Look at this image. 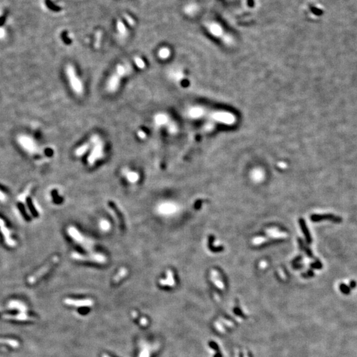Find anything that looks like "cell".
Segmentation results:
<instances>
[{
  "label": "cell",
  "mask_w": 357,
  "mask_h": 357,
  "mask_svg": "<svg viewBox=\"0 0 357 357\" xmlns=\"http://www.w3.org/2000/svg\"><path fill=\"white\" fill-rule=\"evenodd\" d=\"M91 142H85L83 143V144H82L81 145H79L78 148H76V149L75 150V155H76V156L77 157H82L83 156L84 154L86 153L88 150L90 149L91 147Z\"/></svg>",
  "instance_id": "obj_13"
},
{
  "label": "cell",
  "mask_w": 357,
  "mask_h": 357,
  "mask_svg": "<svg viewBox=\"0 0 357 357\" xmlns=\"http://www.w3.org/2000/svg\"><path fill=\"white\" fill-rule=\"evenodd\" d=\"M123 173L126 176V179L131 183H136L138 181L140 178L139 174L137 172L130 171L126 168L124 169Z\"/></svg>",
  "instance_id": "obj_12"
},
{
  "label": "cell",
  "mask_w": 357,
  "mask_h": 357,
  "mask_svg": "<svg viewBox=\"0 0 357 357\" xmlns=\"http://www.w3.org/2000/svg\"><path fill=\"white\" fill-rule=\"evenodd\" d=\"M149 351H148V350L145 349H144L142 351V353H141V355H140V357H149Z\"/></svg>",
  "instance_id": "obj_27"
},
{
  "label": "cell",
  "mask_w": 357,
  "mask_h": 357,
  "mask_svg": "<svg viewBox=\"0 0 357 357\" xmlns=\"http://www.w3.org/2000/svg\"><path fill=\"white\" fill-rule=\"evenodd\" d=\"M102 357H110V356H109L107 355H103L102 356Z\"/></svg>",
  "instance_id": "obj_31"
},
{
  "label": "cell",
  "mask_w": 357,
  "mask_h": 357,
  "mask_svg": "<svg viewBox=\"0 0 357 357\" xmlns=\"http://www.w3.org/2000/svg\"><path fill=\"white\" fill-rule=\"evenodd\" d=\"M0 226H1V229H2V232L3 233L4 235V237H5V239H6V242H7V243L8 245L13 246L15 245V243H14V242L11 239L10 237V233H9V229L7 228H6L5 227L4 225V222L2 219H0Z\"/></svg>",
  "instance_id": "obj_14"
},
{
  "label": "cell",
  "mask_w": 357,
  "mask_h": 357,
  "mask_svg": "<svg viewBox=\"0 0 357 357\" xmlns=\"http://www.w3.org/2000/svg\"><path fill=\"white\" fill-rule=\"evenodd\" d=\"M167 279L164 280V279H162L159 281V283L162 285H168V286H173L174 284V280H173V274L171 271H167Z\"/></svg>",
  "instance_id": "obj_16"
},
{
  "label": "cell",
  "mask_w": 357,
  "mask_h": 357,
  "mask_svg": "<svg viewBox=\"0 0 357 357\" xmlns=\"http://www.w3.org/2000/svg\"><path fill=\"white\" fill-rule=\"evenodd\" d=\"M124 19L126 21V22L128 23L129 25L132 27L135 25L134 20L133 19L132 17H131L129 15H128V14H124Z\"/></svg>",
  "instance_id": "obj_25"
},
{
  "label": "cell",
  "mask_w": 357,
  "mask_h": 357,
  "mask_svg": "<svg viewBox=\"0 0 357 357\" xmlns=\"http://www.w3.org/2000/svg\"><path fill=\"white\" fill-rule=\"evenodd\" d=\"M189 115L192 118L203 119L212 121L214 123L224 125H232L236 121V117L231 112L212 110L204 107H193L189 110Z\"/></svg>",
  "instance_id": "obj_1"
},
{
  "label": "cell",
  "mask_w": 357,
  "mask_h": 357,
  "mask_svg": "<svg viewBox=\"0 0 357 357\" xmlns=\"http://www.w3.org/2000/svg\"><path fill=\"white\" fill-rule=\"evenodd\" d=\"M101 39H102V32L101 31L97 32L96 35H95V47L96 48H99L100 44H101Z\"/></svg>",
  "instance_id": "obj_24"
},
{
  "label": "cell",
  "mask_w": 357,
  "mask_h": 357,
  "mask_svg": "<svg viewBox=\"0 0 357 357\" xmlns=\"http://www.w3.org/2000/svg\"><path fill=\"white\" fill-rule=\"evenodd\" d=\"M64 303L69 305V306H74L76 307H89L93 306V301L90 299L74 300L71 298H66L64 300Z\"/></svg>",
  "instance_id": "obj_9"
},
{
  "label": "cell",
  "mask_w": 357,
  "mask_h": 357,
  "mask_svg": "<svg viewBox=\"0 0 357 357\" xmlns=\"http://www.w3.org/2000/svg\"><path fill=\"white\" fill-rule=\"evenodd\" d=\"M68 233L69 236L71 237L74 240L77 242L78 243L80 244V245L88 251H91L93 247V242L91 239H89L86 238L85 236L82 235L79 230L76 229L74 226H69L67 229Z\"/></svg>",
  "instance_id": "obj_5"
},
{
  "label": "cell",
  "mask_w": 357,
  "mask_h": 357,
  "mask_svg": "<svg viewBox=\"0 0 357 357\" xmlns=\"http://www.w3.org/2000/svg\"><path fill=\"white\" fill-rule=\"evenodd\" d=\"M5 35V30L3 29H0V38L3 37Z\"/></svg>",
  "instance_id": "obj_30"
},
{
  "label": "cell",
  "mask_w": 357,
  "mask_h": 357,
  "mask_svg": "<svg viewBox=\"0 0 357 357\" xmlns=\"http://www.w3.org/2000/svg\"><path fill=\"white\" fill-rule=\"evenodd\" d=\"M128 273V271L127 269H126V268H121V269L119 270V272L117 273V275L114 277V281L115 283H118L120 280H121L123 278L126 276Z\"/></svg>",
  "instance_id": "obj_19"
},
{
  "label": "cell",
  "mask_w": 357,
  "mask_h": 357,
  "mask_svg": "<svg viewBox=\"0 0 357 357\" xmlns=\"http://www.w3.org/2000/svg\"><path fill=\"white\" fill-rule=\"evenodd\" d=\"M139 321L140 324L143 326H146L148 324V320L145 317H142L139 319Z\"/></svg>",
  "instance_id": "obj_28"
},
{
  "label": "cell",
  "mask_w": 357,
  "mask_h": 357,
  "mask_svg": "<svg viewBox=\"0 0 357 357\" xmlns=\"http://www.w3.org/2000/svg\"><path fill=\"white\" fill-rule=\"evenodd\" d=\"M134 62L136 65V66H137L139 69H144L145 67V64L144 62V61L139 56H136V57L134 58Z\"/></svg>",
  "instance_id": "obj_22"
},
{
  "label": "cell",
  "mask_w": 357,
  "mask_h": 357,
  "mask_svg": "<svg viewBox=\"0 0 357 357\" xmlns=\"http://www.w3.org/2000/svg\"><path fill=\"white\" fill-rule=\"evenodd\" d=\"M138 136L139 137V138L142 139V140H144L145 138H146V133H145L144 131L142 130H140L138 133Z\"/></svg>",
  "instance_id": "obj_26"
},
{
  "label": "cell",
  "mask_w": 357,
  "mask_h": 357,
  "mask_svg": "<svg viewBox=\"0 0 357 357\" xmlns=\"http://www.w3.org/2000/svg\"><path fill=\"white\" fill-rule=\"evenodd\" d=\"M2 317H3L4 319H16V320H19V321H27V320H31V319H33L31 317L27 316V314L24 313H21L20 314H18V315H17V316H12V315H3V316H2Z\"/></svg>",
  "instance_id": "obj_15"
},
{
  "label": "cell",
  "mask_w": 357,
  "mask_h": 357,
  "mask_svg": "<svg viewBox=\"0 0 357 357\" xmlns=\"http://www.w3.org/2000/svg\"><path fill=\"white\" fill-rule=\"evenodd\" d=\"M6 199V197H5V195L2 193V192L0 191V200L1 201H3Z\"/></svg>",
  "instance_id": "obj_29"
},
{
  "label": "cell",
  "mask_w": 357,
  "mask_h": 357,
  "mask_svg": "<svg viewBox=\"0 0 357 357\" xmlns=\"http://www.w3.org/2000/svg\"><path fill=\"white\" fill-rule=\"evenodd\" d=\"M0 343L7 344L9 345H11L13 347H17L19 346V342L14 340H9V339H0Z\"/></svg>",
  "instance_id": "obj_23"
},
{
  "label": "cell",
  "mask_w": 357,
  "mask_h": 357,
  "mask_svg": "<svg viewBox=\"0 0 357 357\" xmlns=\"http://www.w3.org/2000/svg\"><path fill=\"white\" fill-rule=\"evenodd\" d=\"M9 307L12 308L19 309V310H20L21 312V313H25V312H27V308L25 306V305H23V304L20 303L19 302H17V301L11 302L10 304H9Z\"/></svg>",
  "instance_id": "obj_18"
},
{
  "label": "cell",
  "mask_w": 357,
  "mask_h": 357,
  "mask_svg": "<svg viewBox=\"0 0 357 357\" xmlns=\"http://www.w3.org/2000/svg\"><path fill=\"white\" fill-rule=\"evenodd\" d=\"M175 210V206L171 203H163L159 205L158 208V212L162 214H171L174 212Z\"/></svg>",
  "instance_id": "obj_11"
},
{
  "label": "cell",
  "mask_w": 357,
  "mask_h": 357,
  "mask_svg": "<svg viewBox=\"0 0 357 357\" xmlns=\"http://www.w3.org/2000/svg\"><path fill=\"white\" fill-rule=\"evenodd\" d=\"M99 227L104 232L109 231L111 228V224L106 219H102L99 222Z\"/></svg>",
  "instance_id": "obj_21"
},
{
  "label": "cell",
  "mask_w": 357,
  "mask_h": 357,
  "mask_svg": "<svg viewBox=\"0 0 357 357\" xmlns=\"http://www.w3.org/2000/svg\"><path fill=\"white\" fill-rule=\"evenodd\" d=\"M154 123L157 126H168L170 124V118L165 113H158L154 116Z\"/></svg>",
  "instance_id": "obj_10"
},
{
  "label": "cell",
  "mask_w": 357,
  "mask_h": 357,
  "mask_svg": "<svg viewBox=\"0 0 357 357\" xmlns=\"http://www.w3.org/2000/svg\"><path fill=\"white\" fill-rule=\"evenodd\" d=\"M65 73L72 90L78 95H82L84 92L83 83L79 78L74 65L70 64L66 65L65 68Z\"/></svg>",
  "instance_id": "obj_4"
},
{
  "label": "cell",
  "mask_w": 357,
  "mask_h": 357,
  "mask_svg": "<svg viewBox=\"0 0 357 357\" xmlns=\"http://www.w3.org/2000/svg\"><path fill=\"white\" fill-rule=\"evenodd\" d=\"M58 257H54L52 259V260L49 262V263L46 265V266L43 267V269H41L39 271H37L36 273H35L34 275H32L30 277V278L29 279V283L31 284L34 283L35 282H36L37 280H38L40 276L45 275L46 272L51 269L52 267L55 263H56V262H58Z\"/></svg>",
  "instance_id": "obj_8"
},
{
  "label": "cell",
  "mask_w": 357,
  "mask_h": 357,
  "mask_svg": "<svg viewBox=\"0 0 357 357\" xmlns=\"http://www.w3.org/2000/svg\"><path fill=\"white\" fill-rule=\"evenodd\" d=\"M207 28L208 31L212 35L222 39V40L225 43L228 44L231 43L232 42L231 38H230L229 36L225 35V32H224L222 27L220 25H218V23H210L209 24H208Z\"/></svg>",
  "instance_id": "obj_7"
},
{
  "label": "cell",
  "mask_w": 357,
  "mask_h": 357,
  "mask_svg": "<svg viewBox=\"0 0 357 357\" xmlns=\"http://www.w3.org/2000/svg\"><path fill=\"white\" fill-rule=\"evenodd\" d=\"M74 259L77 261H89L98 263H105L107 261V258L105 255L100 253H91V254H81L77 252H73L71 255Z\"/></svg>",
  "instance_id": "obj_6"
},
{
  "label": "cell",
  "mask_w": 357,
  "mask_h": 357,
  "mask_svg": "<svg viewBox=\"0 0 357 357\" xmlns=\"http://www.w3.org/2000/svg\"><path fill=\"white\" fill-rule=\"evenodd\" d=\"M89 140L92 148L87 158V162L90 166H93L104 156V142L97 134L93 135Z\"/></svg>",
  "instance_id": "obj_3"
},
{
  "label": "cell",
  "mask_w": 357,
  "mask_h": 357,
  "mask_svg": "<svg viewBox=\"0 0 357 357\" xmlns=\"http://www.w3.org/2000/svg\"><path fill=\"white\" fill-rule=\"evenodd\" d=\"M132 68L130 64L124 62L116 66L115 69L111 75L106 83L107 91L110 93H114L118 90L121 80L132 72Z\"/></svg>",
  "instance_id": "obj_2"
},
{
  "label": "cell",
  "mask_w": 357,
  "mask_h": 357,
  "mask_svg": "<svg viewBox=\"0 0 357 357\" xmlns=\"http://www.w3.org/2000/svg\"><path fill=\"white\" fill-rule=\"evenodd\" d=\"M170 54L171 51L168 48H167V47H163V48L159 49L158 52L159 57L162 60L167 59L170 56Z\"/></svg>",
  "instance_id": "obj_17"
},
{
  "label": "cell",
  "mask_w": 357,
  "mask_h": 357,
  "mask_svg": "<svg viewBox=\"0 0 357 357\" xmlns=\"http://www.w3.org/2000/svg\"><path fill=\"white\" fill-rule=\"evenodd\" d=\"M116 29L118 32L121 35H124L126 34V28L124 24V23L121 20H118L116 22Z\"/></svg>",
  "instance_id": "obj_20"
}]
</instances>
